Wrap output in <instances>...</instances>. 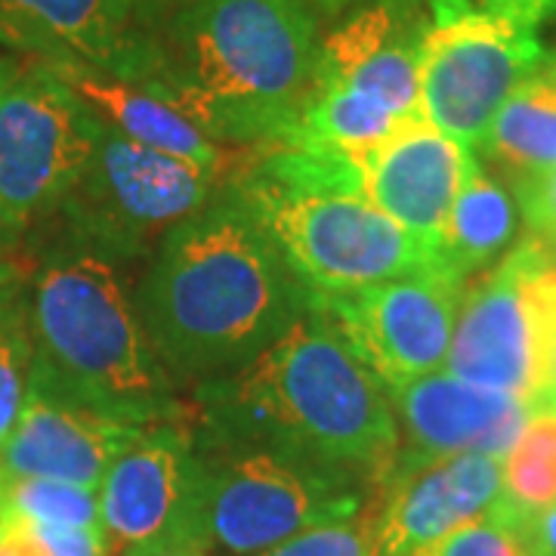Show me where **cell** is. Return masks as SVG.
Segmentation results:
<instances>
[{"instance_id": "12", "label": "cell", "mask_w": 556, "mask_h": 556, "mask_svg": "<svg viewBox=\"0 0 556 556\" xmlns=\"http://www.w3.org/2000/svg\"><path fill=\"white\" fill-rule=\"evenodd\" d=\"M433 22L420 0H371L318 40L316 87L378 102L393 118H417L420 53ZM313 87V90H316Z\"/></svg>"}, {"instance_id": "32", "label": "cell", "mask_w": 556, "mask_h": 556, "mask_svg": "<svg viewBox=\"0 0 556 556\" xmlns=\"http://www.w3.org/2000/svg\"><path fill=\"white\" fill-rule=\"evenodd\" d=\"M303 3H316L321 10H340V7H350L353 0H303Z\"/></svg>"}, {"instance_id": "19", "label": "cell", "mask_w": 556, "mask_h": 556, "mask_svg": "<svg viewBox=\"0 0 556 556\" xmlns=\"http://www.w3.org/2000/svg\"><path fill=\"white\" fill-rule=\"evenodd\" d=\"M514 182L556 167V50H544L538 65L501 105L479 146Z\"/></svg>"}, {"instance_id": "11", "label": "cell", "mask_w": 556, "mask_h": 556, "mask_svg": "<svg viewBox=\"0 0 556 556\" xmlns=\"http://www.w3.org/2000/svg\"><path fill=\"white\" fill-rule=\"evenodd\" d=\"M464 288L467 281L430 266L334 298H309V306L383 390H393L445 368Z\"/></svg>"}, {"instance_id": "9", "label": "cell", "mask_w": 556, "mask_h": 556, "mask_svg": "<svg viewBox=\"0 0 556 556\" xmlns=\"http://www.w3.org/2000/svg\"><path fill=\"white\" fill-rule=\"evenodd\" d=\"M241 170L174 159L102 127L93 159L62 204L87 239L112 254H137L207 207Z\"/></svg>"}, {"instance_id": "18", "label": "cell", "mask_w": 556, "mask_h": 556, "mask_svg": "<svg viewBox=\"0 0 556 556\" xmlns=\"http://www.w3.org/2000/svg\"><path fill=\"white\" fill-rule=\"evenodd\" d=\"M43 65L56 72V78L100 118L102 127L115 130L118 137L137 146L174 159L195 161L204 167H248L251 161L204 137L195 124H189L167 102L134 80L115 78L78 62H43Z\"/></svg>"}, {"instance_id": "5", "label": "cell", "mask_w": 556, "mask_h": 556, "mask_svg": "<svg viewBox=\"0 0 556 556\" xmlns=\"http://www.w3.org/2000/svg\"><path fill=\"white\" fill-rule=\"evenodd\" d=\"M365 507L350 470L263 445L199 455L179 541L207 554L260 556L276 544Z\"/></svg>"}, {"instance_id": "13", "label": "cell", "mask_w": 556, "mask_h": 556, "mask_svg": "<svg viewBox=\"0 0 556 556\" xmlns=\"http://www.w3.org/2000/svg\"><path fill=\"white\" fill-rule=\"evenodd\" d=\"M501 501V460L492 455L396 457L375 504L378 556H412Z\"/></svg>"}, {"instance_id": "30", "label": "cell", "mask_w": 556, "mask_h": 556, "mask_svg": "<svg viewBox=\"0 0 556 556\" xmlns=\"http://www.w3.org/2000/svg\"><path fill=\"white\" fill-rule=\"evenodd\" d=\"M121 556H214L207 551H201L189 541H179V538H170V541H155V544H142V547H134L127 554Z\"/></svg>"}, {"instance_id": "17", "label": "cell", "mask_w": 556, "mask_h": 556, "mask_svg": "<svg viewBox=\"0 0 556 556\" xmlns=\"http://www.w3.org/2000/svg\"><path fill=\"white\" fill-rule=\"evenodd\" d=\"M142 430L146 427L90 412L28 383L20 424L0 448V473L56 479L97 492L109 464L134 445Z\"/></svg>"}, {"instance_id": "28", "label": "cell", "mask_w": 556, "mask_h": 556, "mask_svg": "<svg viewBox=\"0 0 556 556\" xmlns=\"http://www.w3.org/2000/svg\"><path fill=\"white\" fill-rule=\"evenodd\" d=\"M0 556H50L38 526L0 510Z\"/></svg>"}, {"instance_id": "3", "label": "cell", "mask_w": 556, "mask_h": 556, "mask_svg": "<svg viewBox=\"0 0 556 556\" xmlns=\"http://www.w3.org/2000/svg\"><path fill=\"white\" fill-rule=\"evenodd\" d=\"M199 402L226 442L378 473L380 482L399 457L383 383L313 306L236 371L204 380Z\"/></svg>"}, {"instance_id": "31", "label": "cell", "mask_w": 556, "mask_h": 556, "mask_svg": "<svg viewBox=\"0 0 556 556\" xmlns=\"http://www.w3.org/2000/svg\"><path fill=\"white\" fill-rule=\"evenodd\" d=\"M541 405H551V408H556V331H554V343H551V358H547V383H544Z\"/></svg>"}, {"instance_id": "7", "label": "cell", "mask_w": 556, "mask_h": 556, "mask_svg": "<svg viewBox=\"0 0 556 556\" xmlns=\"http://www.w3.org/2000/svg\"><path fill=\"white\" fill-rule=\"evenodd\" d=\"M556 331V257L532 236L464 288L445 371L538 408Z\"/></svg>"}, {"instance_id": "6", "label": "cell", "mask_w": 556, "mask_h": 556, "mask_svg": "<svg viewBox=\"0 0 556 556\" xmlns=\"http://www.w3.org/2000/svg\"><path fill=\"white\" fill-rule=\"evenodd\" d=\"M232 186L309 298H334L433 266L402 226L356 195L294 186L251 161Z\"/></svg>"}, {"instance_id": "4", "label": "cell", "mask_w": 556, "mask_h": 556, "mask_svg": "<svg viewBox=\"0 0 556 556\" xmlns=\"http://www.w3.org/2000/svg\"><path fill=\"white\" fill-rule=\"evenodd\" d=\"M28 334L31 387L124 424H167L170 383L105 254L75 251L40 273Z\"/></svg>"}, {"instance_id": "24", "label": "cell", "mask_w": 556, "mask_h": 556, "mask_svg": "<svg viewBox=\"0 0 556 556\" xmlns=\"http://www.w3.org/2000/svg\"><path fill=\"white\" fill-rule=\"evenodd\" d=\"M412 556H532L526 517L504 497L482 517L452 529Z\"/></svg>"}, {"instance_id": "22", "label": "cell", "mask_w": 556, "mask_h": 556, "mask_svg": "<svg viewBox=\"0 0 556 556\" xmlns=\"http://www.w3.org/2000/svg\"><path fill=\"white\" fill-rule=\"evenodd\" d=\"M0 510L47 526H102L97 492L56 479L0 473Z\"/></svg>"}, {"instance_id": "10", "label": "cell", "mask_w": 556, "mask_h": 556, "mask_svg": "<svg viewBox=\"0 0 556 556\" xmlns=\"http://www.w3.org/2000/svg\"><path fill=\"white\" fill-rule=\"evenodd\" d=\"M541 56L535 22L514 16L433 22L420 53L417 118L477 149L501 105Z\"/></svg>"}, {"instance_id": "15", "label": "cell", "mask_w": 556, "mask_h": 556, "mask_svg": "<svg viewBox=\"0 0 556 556\" xmlns=\"http://www.w3.org/2000/svg\"><path fill=\"white\" fill-rule=\"evenodd\" d=\"M0 40L38 62H78L134 84L152 62L130 0H0Z\"/></svg>"}, {"instance_id": "8", "label": "cell", "mask_w": 556, "mask_h": 556, "mask_svg": "<svg viewBox=\"0 0 556 556\" xmlns=\"http://www.w3.org/2000/svg\"><path fill=\"white\" fill-rule=\"evenodd\" d=\"M100 134V118L43 62L0 68V236L65 201Z\"/></svg>"}, {"instance_id": "29", "label": "cell", "mask_w": 556, "mask_h": 556, "mask_svg": "<svg viewBox=\"0 0 556 556\" xmlns=\"http://www.w3.org/2000/svg\"><path fill=\"white\" fill-rule=\"evenodd\" d=\"M522 517H526L529 541H535L538 547H547L556 554V507H547L541 514H522Z\"/></svg>"}, {"instance_id": "26", "label": "cell", "mask_w": 556, "mask_h": 556, "mask_svg": "<svg viewBox=\"0 0 556 556\" xmlns=\"http://www.w3.org/2000/svg\"><path fill=\"white\" fill-rule=\"evenodd\" d=\"M517 186V204L526 219L529 236L556 257V167L538 177H526Z\"/></svg>"}, {"instance_id": "21", "label": "cell", "mask_w": 556, "mask_h": 556, "mask_svg": "<svg viewBox=\"0 0 556 556\" xmlns=\"http://www.w3.org/2000/svg\"><path fill=\"white\" fill-rule=\"evenodd\" d=\"M501 497L519 514L556 507V408L538 405L501 460Z\"/></svg>"}, {"instance_id": "20", "label": "cell", "mask_w": 556, "mask_h": 556, "mask_svg": "<svg viewBox=\"0 0 556 556\" xmlns=\"http://www.w3.org/2000/svg\"><path fill=\"white\" fill-rule=\"evenodd\" d=\"M517 236V204L514 195L489 177L479 161L470 167L457 189L452 211L445 217L437 244V269L467 278L492 266Z\"/></svg>"}, {"instance_id": "2", "label": "cell", "mask_w": 556, "mask_h": 556, "mask_svg": "<svg viewBox=\"0 0 556 556\" xmlns=\"http://www.w3.org/2000/svg\"><path fill=\"white\" fill-rule=\"evenodd\" d=\"M316 60L303 0H192L152 40L139 87L219 146L263 149L303 115Z\"/></svg>"}, {"instance_id": "23", "label": "cell", "mask_w": 556, "mask_h": 556, "mask_svg": "<svg viewBox=\"0 0 556 556\" xmlns=\"http://www.w3.org/2000/svg\"><path fill=\"white\" fill-rule=\"evenodd\" d=\"M31 383L28 313L13 298L10 281L0 288V448L16 430Z\"/></svg>"}, {"instance_id": "25", "label": "cell", "mask_w": 556, "mask_h": 556, "mask_svg": "<svg viewBox=\"0 0 556 556\" xmlns=\"http://www.w3.org/2000/svg\"><path fill=\"white\" fill-rule=\"evenodd\" d=\"M260 556H378L375 504H365L353 517L313 526Z\"/></svg>"}, {"instance_id": "27", "label": "cell", "mask_w": 556, "mask_h": 556, "mask_svg": "<svg viewBox=\"0 0 556 556\" xmlns=\"http://www.w3.org/2000/svg\"><path fill=\"white\" fill-rule=\"evenodd\" d=\"M433 22H452L460 16H514L541 25L556 0H427Z\"/></svg>"}, {"instance_id": "16", "label": "cell", "mask_w": 556, "mask_h": 556, "mask_svg": "<svg viewBox=\"0 0 556 556\" xmlns=\"http://www.w3.org/2000/svg\"><path fill=\"white\" fill-rule=\"evenodd\" d=\"M405 427L408 452L399 457L492 455L504 460L532 405L448 375L445 368L387 390Z\"/></svg>"}, {"instance_id": "1", "label": "cell", "mask_w": 556, "mask_h": 556, "mask_svg": "<svg viewBox=\"0 0 556 556\" xmlns=\"http://www.w3.org/2000/svg\"><path fill=\"white\" fill-rule=\"evenodd\" d=\"M306 309V288L229 192L164 236L137 313L161 365L219 378Z\"/></svg>"}, {"instance_id": "14", "label": "cell", "mask_w": 556, "mask_h": 556, "mask_svg": "<svg viewBox=\"0 0 556 556\" xmlns=\"http://www.w3.org/2000/svg\"><path fill=\"white\" fill-rule=\"evenodd\" d=\"M199 455L192 439L174 424L146 427L105 470L97 497L100 522L121 551L182 535L195 489Z\"/></svg>"}, {"instance_id": "33", "label": "cell", "mask_w": 556, "mask_h": 556, "mask_svg": "<svg viewBox=\"0 0 556 556\" xmlns=\"http://www.w3.org/2000/svg\"><path fill=\"white\" fill-rule=\"evenodd\" d=\"M7 281H10V269H7V266H0V288H3Z\"/></svg>"}]
</instances>
